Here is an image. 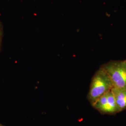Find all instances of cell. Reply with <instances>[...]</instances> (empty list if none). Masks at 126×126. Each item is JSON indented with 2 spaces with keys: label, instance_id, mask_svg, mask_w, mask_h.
<instances>
[{
  "label": "cell",
  "instance_id": "obj_1",
  "mask_svg": "<svg viewBox=\"0 0 126 126\" xmlns=\"http://www.w3.org/2000/svg\"><path fill=\"white\" fill-rule=\"evenodd\" d=\"M113 87L108 73L102 66L95 73L90 85L87 99L91 105Z\"/></svg>",
  "mask_w": 126,
  "mask_h": 126
},
{
  "label": "cell",
  "instance_id": "obj_2",
  "mask_svg": "<svg viewBox=\"0 0 126 126\" xmlns=\"http://www.w3.org/2000/svg\"><path fill=\"white\" fill-rule=\"evenodd\" d=\"M102 67L108 73L113 87L126 89V60L112 61Z\"/></svg>",
  "mask_w": 126,
  "mask_h": 126
},
{
  "label": "cell",
  "instance_id": "obj_3",
  "mask_svg": "<svg viewBox=\"0 0 126 126\" xmlns=\"http://www.w3.org/2000/svg\"><path fill=\"white\" fill-rule=\"evenodd\" d=\"M92 106L103 114H113L118 113L115 101L111 90L100 97Z\"/></svg>",
  "mask_w": 126,
  "mask_h": 126
},
{
  "label": "cell",
  "instance_id": "obj_4",
  "mask_svg": "<svg viewBox=\"0 0 126 126\" xmlns=\"http://www.w3.org/2000/svg\"><path fill=\"white\" fill-rule=\"evenodd\" d=\"M118 113L126 109V89L113 87L112 89Z\"/></svg>",
  "mask_w": 126,
  "mask_h": 126
},
{
  "label": "cell",
  "instance_id": "obj_5",
  "mask_svg": "<svg viewBox=\"0 0 126 126\" xmlns=\"http://www.w3.org/2000/svg\"><path fill=\"white\" fill-rule=\"evenodd\" d=\"M3 26L2 23L0 21V52L1 50V46H2V39L3 37Z\"/></svg>",
  "mask_w": 126,
  "mask_h": 126
},
{
  "label": "cell",
  "instance_id": "obj_6",
  "mask_svg": "<svg viewBox=\"0 0 126 126\" xmlns=\"http://www.w3.org/2000/svg\"><path fill=\"white\" fill-rule=\"evenodd\" d=\"M0 126H5L3 125H2V124H0Z\"/></svg>",
  "mask_w": 126,
  "mask_h": 126
}]
</instances>
